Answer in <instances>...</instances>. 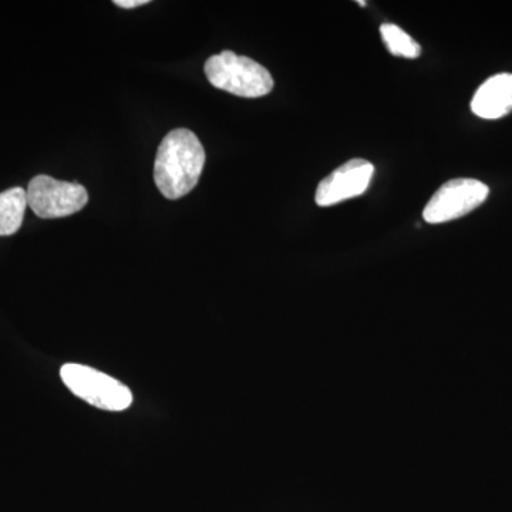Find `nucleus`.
Instances as JSON below:
<instances>
[{"instance_id":"obj_3","label":"nucleus","mask_w":512,"mask_h":512,"mask_svg":"<svg viewBox=\"0 0 512 512\" xmlns=\"http://www.w3.org/2000/svg\"><path fill=\"white\" fill-rule=\"evenodd\" d=\"M60 376L70 392L97 409L123 412L133 403L127 386L92 367L69 363L62 367Z\"/></svg>"},{"instance_id":"obj_5","label":"nucleus","mask_w":512,"mask_h":512,"mask_svg":"<svg viewBox=\"0 0 512 512\" xmlns=\"http://www.w3.org/2000/svg\"><path fill=\"white\" fill-rule=\"evenodd\" d=\"M490 194V188L474 178H456L441 185L423 212L429 224L457 220L480 207Z\"/></svg>"},{"instance_id":"obj_7","label":"nucleus","mask_w":512,"mask_h":512,"mask_svg":"<svg viewBox=\"0 0 512 512\" xmlns=\"http://www.w3.org/2000/svg\"><path fill=\"white\" fill-rule=\"evenodd\" d=\"M471 110L485 120H497L512 111V74L500 73L481 84L471 101Z\"/></svg>"},{"instance_id":"obj_2","label":"nucleus","mask_w":512,"mask_h":512,"mask_svg":"<svg viewBox=\"0 0 512 512\" xmlns=\"http://www.w3.org/2000/svg\"><path fill=\"white\" fill-rule=\"evenodd\" d=\"M204 70L212 86L238 97L256 99L274 89V79L264 66L231 50L210 57Z\"/></svg>"},{"instance_id":"obj_4","label":"nucleus","mask_w":512,"mask_h":512,"mask_svg":"<svg viewBox=\"0 0 512 512\" xmlns=\"http://www.w3.org/2000/svg\"><path fill=\"white\" fill-rule=\"evenodd\" d=\"M26 192L30 210L45 220L69 217L82 211L89 202L83 185L59 181L49 175H36Z\"/></svg>"},{"instance_id":"obj_8","label":"nucleus","mask_w":512,"mask_h":512,"mask_svg":"<svg viewBox=\"0 0 512 512\" xmlns=\"http://www.w3.org/2000/svg\"><path fill=\"white\" fill-rule=\"evenodd\" d=\"M28 207L25 188L15 187L0 192V237H10L19 231Z\"/></svg>"},{"instance_id":"obj_1","label":"nucleus","mask_w":512,"mask_h":512,"mask_svg":"<svg viewBox=\"0 0 512 512\" xmlns=\"http://www.w3.org/2000/svg\"><path fill=\"white\" fill-rule=\"evenodd\" d=\"M205 165L201 141L187 128L170 131L161 141L154 164V181L168 200H180L194 190Z\"/></svg>"},{"instance_id":"obj_9","label":"nucleus","mask_w":512,"mask_h":512,"mask_svg":"<svg viewBox=\"0 0 512 512\" xmlns=\"http://www.w3.org/2000/svg\"><path fill=\"white\" fill-rule=\"evenodd\" d=\"M380 35L384 45L394 56L406 57V59H417L421 55V47L413 37L407 35L399 26L392 23H384L380 28Z\"/></svg>"},{"instance_id":"obj_10","label":"nucleus","mask_w":512,"mask_h":512,"mask_svg":"<svg viewBox=\"0 0 512 512\" xmlns=\"http://www.w3.org/2000/svg\"><path fill=\"white\" fill-rule=\"evenodd\" d=\"M147 3H150V0H114V5L123 9H134L147 5Z\"/></svg>"},{"instance_id":"obj_6","label":"nucleus","mask_w":512,"mask_h":512,"mask_svg":"<svg viewBox=\"0 0 512 512\" xmlns=\"http://www.w3.org/2000/svg\"><path fill=\"white\" fill-rule=\"evenodd\" d=\"M375 174L369 161L356 158L340 165L318 185L315 201L319 207H332L339 202L365 194Z\"/></svg>"}]
</instances>
